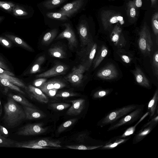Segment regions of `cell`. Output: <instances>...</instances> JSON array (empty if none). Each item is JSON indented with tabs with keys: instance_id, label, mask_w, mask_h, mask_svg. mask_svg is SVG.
I'll return each instance as SVG.
<instances>
[{
	"instance_id": "30bf717a",
	"label": "cell",
	"mask_w": 158,
	"mask_h": 158,
	"mask_svg": "<svg viewBox=\"0 0 158 158\" xmlns=\"http://www.w3.org/2000/svg\"><path fill=\"white\" fill-rule=\"evenodd\" d=\"M84 4V0H75L63 6L59 12L70 18L80 10Z\"/></svg>"
},
{
	"instance_id": "8fae6325",
	"label": "cell",
	"mask_w": 158,
	"mask_h": 158,
	"mask_svg": "<svg viewBox=\"0 0 158 158\" xmlns=\"http://www.w3.org/2000/svg\"><path fill=\"white\" fill-rule=\"evenodd\" d=\"M61 143V142L59 140L44 139L31 140L25 143H16V146L18 147L23 148L25 146L37 145L43 147L60 148L62 147Z\"/></svg>"
},
{
	"instance_id": "681fc988",
	"label": "cell",
	"mask_w": 158,
	"mask_h": 158,
	"mask_svg": "<svg viewBox=\"0 0 158 158\" xmlns=\"http://www.w3.org/2000/svg\"><path fill=\"white\" fill-rule=\"evenodd\" d=\"M58 90V89L53 88L46 90L44 92L50 97H53L56 95Z\"/></svg>"
},
{
	"instance_id": "94428289",
	"label": "cell",
	"mask_w": 158,
	"mask_h": 158,
	"mask_svg": "<svg viewBox=\"0 0 158 158\" xmlns=\"http://www.w3.org/2000/svg\"><path fill=\"white\" fill-rule=\"evenodd\" d=\"M5 17L3 16H0V23L4 19Z\"/></svg>"
},
{
	"instance_id": "6da1fadb",
	"label": "cell",
	"mask_w": 158,
	"mask_h": 158,
	"mask_svg": "<svg viewBox=\"0 0 158 158\" xmlns=\"http://www.w3.org/2000/svg\"><path fill=\"white\" fill-rule=\"evenodd\" d=\"M4 114L3 119L5 123L10 127H14L25 118L23 109L10 98L4 106Z\"/></svg>"
},
{
	"instance_id": "4316f807",
	"label": "cell",
	"mask_w": 158,
	"mask_h": 158,
	"mask_svg": "<svg viewBox=\"0 0 158 158\" xmlns=\"http://www.w3.org/2000/svg\"><path fill=\"white\" fill-rule=\"evenodd\" d=\"M45 60V57L43 55L39 57L30 69L29 73L34 74L39 72L42 64L44 62Z\"/></svg>"
},
{
	"instance_id": "6f0895ef",
	"label": "cell",
	"mask_w": 158,
	"mask_h": 158,
	"mask_svg": "<svg viewBox=\"0 0 158 158\" xmlns=\"http://www.w3.org/2000/svg\"><path fill=\"white\" fill-rule=\"evenodd\" d=\"M134 3L136 7H140L142 6V2L141 0H135Z\"/></svg>"
},
{
	"instance_id": "9c48e42d",
	"label": "cell",
	"mask_w": 158,
	"mask_h": 158,
	"mask_svg": "<svg viewBox=\"0 0 158 158\" xmlns=\"http://www.w3.org/2000/svg\"><path fill=\"white\" fill-rule=\"evenodd\" d=\"M41 123L30 124L20 128L17 134L20 135H31L44 133L48 130L47 127H43Z\"/></svg>"
},
{
	"instance_id": "3957f363",
	"label": "cell",
	"mask_w": 158,
	"mask_h": 158,
	"mask_svg": "<svg viewBox=\"0 0 158 158\" xmlns=\"http://www.w3.org/2000/svg\"><path fill=\"white\" fill-rule=\"evenodd\" d=\"M97 47V44L92 41L85 47H82L77 53L81 64L85 67L88 70L93 63Z\"/></svg>"
},
{
	"instance_id": "4fadbf2b",
	"label": "cell",
	"mask_w": 158,
	"mask_h": 158,
	"mask_svg": "<svg viewBox=\"0 0 158 158\" xmlns=\"http://www.w3.org/2000/svg\"><path fill=\"white\" fill-rule=\"evenodd\" d=\"M31 98H34L41 102L47 103L49 100L43 92L39 89L31 85L25 89Z\"/></svg>"
},
{
	"instance_id": "db71d44e",
	"label": "cell",
	"mask_w": 158,
	"mask_h": 158,
	"mask_svg": "<svg viewBox=\"0 0 158 158\" xmlns=\"http://www.w3.org/2000/svg\"><path fill=\"white\" fill-rule=\"evenodd\" d=\"M0 67L6 70L9 71L10 69L0 57Z\"/></svg>"
},
{
	"instance_id": "6125c7cd",
	"label": "cell",
	"mask_w": 158,
	"mask_h": 158,
	"mask_svg": "<svg viewBox=\"0 0 158 158\" xmlns=\"http://www.w3.org/2000/svg\"><path fill=\"white\" fill-rule=\"evenodd\" d=\"M0 91H1V88H0Z\"/></svg>"
},
{
	"instance_id": "8992f818",
	"label": "cell",
	"mask_w": 158,
	"mask_h": 158,
	"mask_svg": "<svg viewBox=\"0 0 158 158\" xmlns=\"http://www.w3.org/2000/svg\"><path fill=\"white\" fill-rule=\"evenodd\" d=\"M138 45L139 49L143 53L148 54L151 52L153 43L149 30L145 22L139 32Z\"/></svg>"
},
{
	"instance_id": "816d5d0a",
	"label": "cell",
	"mask_w": 158,
	"mask_h": 158,
	"mask_svg": "<svg viewBox=\"0 0 158 158\" xmlns=\"http://www.w3.org/2000/svg\"><path fill=\"white\" fill-rule=\"evenodd\" d=\"M0 133L4 136L7 137L8 135L7 130L3 126L0 125Z\"/></svg>"
},
{
	"instance_id": "f6af8a7d",
	"label": "cell",
	"mask_w": 158,
	"mask_h": 158,
	"mask_svg": "<svg viewBox=\"0 0 158 158\" xmlns=\"http://www.w3.org/2000/svg\"><path fill=\"white\" fill-rule=\"evenodd\" d=\"M108 90H101L97 91L95 92L93 95L95 98H99L106 96L109 93Z\"/></svg>"
},
{
	"instance_id": "7c38bea8",
	"label": "cell",
	"mask_w": 158,
	"mask_h": 158,
	"mask_svg": "<svg viewBox=\"0 0 158 158\" xmlns=\"http://www.w3.org/2000/svg\"><path fill=\"white\" fill-rule=\"evenodd\" d=\"M118 74L115 66L112 64H110L99 70L97 72V76L100 78L108 80L116 78Z\"/></svg>"
},
{
	"instance_id": "d590c367",
	"label": "cell",
	"mask_w": 158,
	"mask_h": 158,
	"mask_svg": "<svg viewBox=\"0 0 158 158\" xmlns=\"http://www.w3.org/2000/svg\"><path fill=\"white\" fill-rule=\"evenodd\" d=\"M102 146H89L83 145H67L66 147L68 148L83 150H89L97 148Z\"/></svg>"
},
{
	"instance_id": "4dcf8cb0",
	"label": "cell",
	"mask_w": 158,
	"mask_h": 158,
	"mask_svg": "<svg viewBox=\"0 0 158 158\" xmlns=\"http://www.w3.org/2000/svg\"><path fill=\"white\" fill-rule=\"evenodd\" d=\"M0 85L19 92L22 94H25V93L18 87L6 79L0 77Z\"/></svg>"
},
{
	"instance_id": "f5cc1de1",
	"label": "cell",
	"mask_w": 158,
	"mask_h": 158,
	"mask_svg": "<svg viewBox=\"0 0 158 158\" xmlns=\"http://www.w3.org/2000/svg\"><path fill=\"white\" fill-rule=\"evenodd\" d=\"M0 43L7 47L9 48L11 46L10 44L8 41L1 37H0Z\"/></svg>"
},
{
	"instance_id": "f1b7e54d",
	"label": "cell",
	"mask_w": 158,
	"mask_h": 158,
	"mask_svg": "<svg viewBox=\"0 0 158 158\" xmlns=\"http://www.w3.org/2000/svg\"><path fill=\"white\" fill-rule=\"evenodd\" d=\"M0 77L6 79L13 84L24 89L27 87V86L21 80L12 76L5 74H0Z\"/></svg>"
},
{
	"instance_id": "5bb4252c",
	"label": "cell",
	"mask_w": 158,
	"mask_h": 158,
	"mask_svg": "<svg viewBox=\"0 0 158 158\" xmlns=\"http://www.w3.org/2000/svg\"><path fill=\"white\" fill-rule=\"evenodd\" d=\"M77 30L82 48L85 47L92 41L90 39L85 22H81L78 25Z\"/></svg>"
},
{
	"instance_id": "ac0fdd59",
	"label": "cell",
	"mask_w": 158,
	"mask_h": 158,
	"mask_svg": "<svg viewBox=\"0 0 158 158\" xmlns=\"http://www.w3.org/2000/svg\"><path fill=\"white\" fill-rule=\"evenodd\" d=\"M133 74L135 81L139 85L147 88L150 86L149 80L139 68L137 67L135 68L133 71Z\"/></svg>"
},
{
	"instance_id": "d4e9b609",
	"label": "cell",
	"mask_w": 158,
	"mask_h": 158,
	"mask_svg": "<svg viewBox=\"0 0 158 158\" xmlns=\"http://www.w3.org/2000/svg\"><path fill=\"white\" fill-rule=\"evenodd\" d=\"M5 36L22 48L31 52L34 51L33 48L20 38L10 34H6Z\"/></svg>"
},
{
	"instance_id": "8d00e7d4",
	"label": "cell",
	"mask_w": 158,
	"mask_h": 158,
	"mask_svg": "<svg viewBox=\"0 0 158 158\" xmlns=\"http://www.w3.org/2000/svg\"><path fill=\"white\" fill-rule=\"evenodd\" d=\"M15 3L9 1H0V8L10 14Z\"/></svg>"
},
{
	"instance_id": "f35d334b",
	"label": "cell",
	"mask_w": 158,
	"mask_h": 158,
	"mask_svg": "<svg viewBox=\"0 0 158 158\" xmlns=\"http://www.w3.org/2000/svg\"><path fill=\"white\" fill-rule=\"evenodd\" d=\"M53 109L58 110H62L67 109L70 106L69 103H53L49 105Z\"/></svg>"
},
{
	"instance_id": "91938a15",
	"label": "cell",
	"mask_w": 158,
	"mask_h": 158,
	"mask_svg": "<svg viewBox=\"0 0 158 158\" xmlns=\"http://www.w3.org/2000/svg\"><path fill=\"white\" fill-rule=\"evenodd\" d=\"M2 112V107L0 100V116H1Z\"/></svg>"
},
{
	"instance_id": "7402d4cb",
	"label": "cell",
	"mask_w": 158,
	"mask_h": 158,
	"mask_svg": "<svg viewBox=\"0 0 158 158\" xmlns=\"http://www.w3.org/2000/svg\"><path fill=\"white\" fill-rule=\"evenodd\" d=\"M158 101V90L157 89L148 105V109L150 114V118L153 116L155 113Z\"/></svg>"
},
{
	"instance_id": "bcb514c9",
	"label": "cell",
	"mask_w": 158,
	"mask_h": 158,
	"mask_svg": "<svg viewBox=\"0 0 158 158\" xmlns=\"http://www.w3.org/2000/svg\"><path fill=\"white\" fill-rule=\"evenodd\" d=\"M47 81L45 78H39L35 80L33 82L34 85L36 87H40L45 83Z\"/></svg>"
},
{
	"instance_id": "5b68a950",
	"label": "cell",
	"mask_w": 158,
	"mask_h": 158,
	"mask_svg": "<svg viewBox=\"0 0 158 158\" xmlns=\"http://www.w3.org/2000/svg\"><path fill=\"white\" fill-rule=\"evenodd\" d=\"M102 23L105 30L115 24L123 25L124 23L123 17L119 13L111 10L102 11L100 15Z\"/></svg>"
},
{
	"instance_id": "52a82bcc",
	"label": "cell",
	"mask_w": 158,
	"mask_h": 158,
	"mask_svg": "<svg viewBox=\"0 0 158 158\" xmlns=\"http://www.w3.org/2000/svg\"><path fill=\"white\" fill-rule=\"evenodd\" d=\"M88 70L86 68L81 64L74 66L71 72L65 77L66 80L73 85H80L83 82L84 73Z\"/></svg>"
},
{
	"instance_id": "f546056e",
	"label": "cell",
	"mask_w": 158,
	"mask_h": 158,
	"mask_svg": "<svg viewBox=\"0 0 158 158\" xmlns=\"http://www.w3.org/2000/svg\"><path fill=\"white\" fill-rule=\"evenodd\" d=\"M8 96L9 97L13 99L15 101L20 103L23 105V106L35 108V106L32 103L23 96L11 94H9Z\"/></svg>"
},
{
	"instance_id": "c3c4849f",
	"label": "cell",
	"mask_w": 158,
	"mask_h": 158,
	"mask_svg": "<svg viewBox=\"0 0 158 158\" xmlns=\"http://www.w3.org/2000/svg\"><path fill=\"white\" fill-rule=\"evenodd\" d=\"M88 134L86 133H83L78 135L76 138V140L79 142L84 143L85 139L88 137Z\"/></svg>"
},
{
	"instance_id": "680465c9",
	"label": "cell",
	"mask_w": 158,
	"mask_h": 158,
	"mask_svg": "<svg viewBox=\"0 0 158 158\" xmlns=\"http://www.w3.org/2000/svg\"><path fill=\"white\" fill-rule=\"evenodd\" d=\"M157 0H151V6H153L155 5L157 2Z\"/></svg>"
},
{
	"instance_id": "9a60e30c",
	"label": "cell",
	"mask_w": 158,
	"mask_h": 158,
	"mask_svg": "<svg viewBox=\"0 0 158 158\" xmlns=\"http://www.w3.org/2000/svg\"><path fill=\"white\" fill-rule=\"evenodd\" d=\"M68 69L67 67L64 64H58L51 69L37 75L36 78H47L61 75L65 73Z\"/></svg>"
},
{
	"instance_id": "11a10c76",
	"label": "cell",
	"mask_w": 158,
	"mask_h": 158,
	"mask_svg": "<svg viewBox=\"0 0 158 158\" xmlns=\"http://www.w3.org/2000/svg\"><path fill=\"white\" fill-rule=\"evenodd\" d=\"M0 74H5L12 76H15L13 73L9 71L6 70L0 67Z\"/></svg>"
},
{
	"instance_id": "b9f144b4",
	"label": "cell",
	"mask_w": 158,
	"mask_h": 158,
	"mask_svg": "<svg viewBox=\"0 0 158 158\" xmlns=\"http://www.w3.org/2000/svg\"><path fill=\"white\" fill-rule=\"evenodd\" d=\"M78 95V94L70 91H62L56 94L55 95L57 97L66 98L76 96Z\"/></svg>"
},
{
	"instance_id": "603a6c76",
	"label": "cell",
	"mask_w": 158,
	"mask_h": 158,
	"mask_svg": "<svg viewBox=\"0 0 158 158\" xmlns=\"http://www.w3.org/2000/svg\"><path fill=\"white\" fill-rule=\"evenodd\" d=\"M154 125H148L143 127L145 128H143L135 136L133 140V143H136L141 141L152 130Z\"/></svg>"
},
{
	"instance_id": "277c9868",
	"label": "cell",
	"mask_w": 158,
	"mask_h": 158,
	"mask_svg": "<svg viewBox=\"0 0 158 158\" xmlns=\"http://www.w3.org/2000/svg\"><path fill=\"white\" fill-rule=\"evenodd\" d=\"M143 106H139L128 114L111 124L108 131L116 129L123 125L132 123L141 117L143 110Z\"/></svg>"
},
{
	"instance_id": "1f68e13d",
	"label": "cell",
	"mask_w": 158,
	"mask_h": 158,
	"mask_svg": "<svg viewBox=\"0 0 158 158\" xmlns=\"http://www.w3.org/2000/svg\"><path fill=\"white\" fill-rule=\"evenodd\" d=\"M149 113V112L148 111L145 113L143 116L141 117L140 119L136 123V124H135L134 126L131 127L127 129L123 134L121 136H120V137L121 138H123L132 134L135 132L137 126L144 119L145 117L148 115Z\"/></svg>"
},
{
	"instance_id": "7bdbcfd3",
	"label": "cell",
	"mask_w": 158,
	"mask_h": 158,
	"mask_svg": "<svg viewBox=\"0 0 158 158\" xmlns=\"http://www.w3.org/2000/svg\"><path fill=\"white\" fill-rule=\"evenodd\" d=\"M14 142L11 139L6 138L0 133V145L10 147L12 145Z\"/></svg>"
},
{
	"instance_id": "60d3db41",
	"label": "cell",
	"mask_w": 158,
	"mask_h": 158,
	"mask_svg": "<svg viewBox=\"0 0 158 158\" xmlns=\"http://www.w3.org/2000/svg\"><path fill=\"white\" fill-rule=\"evenodd\" d=\"M55 80L49 81L47 82H45L41 86L39 87L40 89L43 92L54 88V84Z\"/></svg>"
},
{
	"instance_id": "cb8c5ba5",
	"label": "cell",
	"mask_w": 158,
	"mask_h": 158,
	"mask_svg": "<svg viewBox=\"0 0 158 158\" xmlns=\"http://www.w3.org/2000/svg\"><path fill=\"white\" fill-rule=\"evenodd\" d=\"M58 33V30L54 29L46 33L43 38L42 42L43 44H49L54 40Z\"/></svg>"
},
{
	"instance_id": "be15d7a7",
	"label": "cell",
	"mask_w": 158,
	"mask_h": 158,
	"mask_svg": "<svg viewBox=\"0 0 158 158\" xmlns=\"http://www.w3.org/2000/svg\"></svg>"
},
{
	"instance_id": "d6986e66",
	"label": "cell",
	"mask_w": 158,
	"mask_h": 158,
	"mask_svg": "<svg viewBox=\"0 0 158 158\" xmlns=\"http://www.w3.org/2000/svg\"><path fill=\"white\" fill-rule=\"evenodd\" d=\"M28 12L23 5L15 3L12 8L10 14L18 18H23L28 15Z\"/></svg>"
},
{
	"instance_id": "ab89813d",
	"label": "cell",
	"mask_w": 158,
	"mask_h": 158,
	"mask_svg": "<svg viewBox=\"0 0 158 158\" xmlns=\"http://www.w3.org/2000/svg\"><path fill=\"white\" fill-rule=\"evenodd\" d=\"M117 139L115 141H114L112 143L110 142V143L106 144L102 148L104 149H112L114 148L119 144L123 143L127 139Z\"/></svg>"
},
{
	"instance_id": "484cf974",
	"label": "cell",
	"mask_w": 158,
	"mask_h": 158,
	"mask_svg": "<svg viewBox=\"0 0 158 158\" xmlns=\"http://www.w3.org/2000/svg\"><path fill=\"white\" fill-rule=\"evenodd\" d=\"M119 24H117L114 27L110 36L111 41L116 45L118 42L122 32V29Z\"/></svg>"
},
{
	"instance_id": "7a4b0ae2",
	"label": "cell",
	"mask_w": 158,
	"mask_h": 158,
	"mask_svg": "<svg viewBox=\"0 0 158 158\" xmlns=\"http://www.w3.org/2000/svg\"><path fill=\"white\" fill-rule=\"evenodd\" d=\"M139 106L137 105L133 104L115 109L107 114L100 121L98 124L101 127L111 124Z\"/></svg>"
},
{
	"instance_id": "ffe728a7",
	"label": "cell",
	"mask_w": 158,
	"mask_h": 158,
	"mask_svg": "<svg viewBox=\"0 0 158 158\" xmlns=\"http://www.w3.org/2000/svg\"><path fill=\"white\" fill-rule=\"evenodd\" d=\"M108 49L104 45H102L98 50L96 56L93 61L94 69L99 66L101 62L106 56Z\"/></svg>"
},
{
	"instance_id": "44dd1931",
	"label": "cell",
	"mask_w": 158,
	"mask_h": 158,
	"mask_svg": "<svg viewBox=\"0 0 158 158\" xmlns=\"http://www.w3.org/2000/svg\"><path fill=\"white\" fill-rule=\"evenodd\" d=\"M50 55L52 56L60 59L65 58L66 53L63 47L59 45L55 46L48 50Z\"/></svg>"
},
{
	"instance_id": "74e56055",
	"label": "cell",
	"mask_w": 158,
	"mask_h": 158,
	"mask_svg": "<svg viewBox=\"0 0 158 158\" xmlns=\"http://www.w3.org/2000/svg\"><path fill=\"white\" fill-rule=\"evenodd\" d=\"M152 27L155 35L158 34V13L156 12L153 15L152 19Z\"/></svg>"
},
{
	"instance_id": "e0dca14e",
	"label": "cell",
	"mask_w": 158,
	"mask_h": 158,
	"mask_svg": "<svg viewBox=\"0 0 158 158\" xmlns=\"http://www.w3.org/2000/svg\"><path fill=\"white\" fill-rule=\"evenodd\" d=\"M23 108L25 114V118L27 119H40L46 116L43 112L34 108L23 106Z\"/></svg>"
},
{
	"instance_id": "2e32d148",
	"label": "cell",
	"mask_w": 158,
	"mask_h": 158,
	"mask_svg": "<svg viewBox=\"0 0 158 158\" xmlns=\"http://www.w3.org/2000/svg\"><path fill=\"white\" fill-rule=\"evenodd\" d=\"M72 106L67 110L66 114L69 115H77L81 113L85 106V100L83 98L69 101Z\"/></svg>"
},
{
	"instance_id": "d6a6232c",
	"label": "cell",
	"mask_w": 158,
	"mask_h": 158,
	"mask_svg": "<svg viewBox=\"0 0 158 158\" xmlns=\"http://www.w3.org/2000/svg\"><path fill=\"white\" fill-rule=\"evenodd\" d=\"M46 15L49 18L61 21L67 20L68 18L65 15L59 12H48L46 13Z\"/></svg>"
},
{
	"instance_id": "f907efd6",
	"label": "cell",
	"mask_w": 158,
	"mask_h": 158,
	"mask_svg": "<svg viewBox=\"0 0 158 158\" xmlns=\"http://www.w3.org/2000/svg\"><path fill=\"white\" fill-rule=\"evenodd\" d=\"M23 148L33 149H49L50 148V147H43L37 145L25 146L23 147Z\"/></svg>"
},
{
	"instance_id": "e575fe53",
	"label": "cell",
	"mask_w": 158,
	"mask_h": 158,
	"mask_svg": "<svg viewBox=\"0 0 158 158\" xmlns=\"http://www.w3.org/2000/svg\"><path fill=\"white\" fill-rule=\"evenodd\" d=\"M127 14L129 17L135 18L137 15L136 10L134 2L129 1L127 4Z\"/></svg>"
},
{
	"instance_id": "9f6ffc18",
	"label": "cell",
	"mask_w": 158,
	"mask_h": 158,
	"mask_svg": "<svg viewBox=\"0 0 158 158\" xmlns=\"http://www.w3.org/2000/svg\"><path fill=\"white\" fill-rule=\"evenodd\" d=\"M121 57L123 61L126 63H130L131 61V59L128 56L126 55H121Z\"/></svg>"
},
{
	"instance_id": "ba28073f",
	"label": "cell",
	"mask_w": 158,
	"mask_h": 158,
	"mask_svg": "<svg viewBox=\"0 0 158 158\" xmlns=\"http://www.w3.org/2000/svg\"><path fill=\"white\" fill-rule=\"evenodd\" d=\"M62 25L65 27V29L59 35L56 40L66 39L68 41L69 48L70 50H73L77 48L78 44L74 32L69 23H65Z\"/></svg>"
},
{
	"instance_id": "836d02e7",
	"label": "cell",
	"mask_w": 158,
	"mask_h": 158,
	"mask_svg": "<svg viewBox=\"0 0 158 158\" xmlns=\"http://www.w3.org/2000/svg\"><path fill=\"white\" fill-rule=\"evenodd\" d=\"M77 120V118H73L64 122L58 128L57 130V133H60L63 132L69 127L73 124Z\"/></svg>"
},
{
	"instance_id": "83f0119b",
	"label": "cell",
	"mask_w": 158,
	"mask_h": 158,
	"mask_svg": "<svg viewBox=\"0 0 158 158\" xmlns=\"http://www.w3.org/2000/svg\"><path fill=\"white\" fill-rule=\"evenodd\" d=\"M68 0H46L43 3L44 6L47 9H52L58 6Z\"/></svg>"
},
{
	"instance_id": "7dc6e473",
	"label": "cell",
	"mask_w": 158,
	"mask_h": 158,
	"mask_svg": "<svg viewBox=\"0 0 158 158\" xmlns=\"http://www.w3.org/2000/svg\"><path fill=\"white\" fill-rule=\"evenodd\" d=\"M66 84L62 81L55 80L54 84V88L59 89L64 87Z\"/></svg>"
},
{
	"instance_id": "ee69618b",
	"label": "cell",
	"mask_w": 158,
	"mask_h": 158,
	"mask_svg": "<svg viewBox=\"0 0 158 158\" xmlns=\"http://www.w3.org/2000/svg\"><path fill=\"white\" fill-rule=\"evenodd\" d=\"M153 66L156 76L158 75V52L156 51L153 55L152 61Z\"/></svg>"
}]
</instances>
